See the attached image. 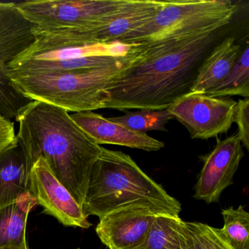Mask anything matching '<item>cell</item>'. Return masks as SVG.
Masks as SVG:
<instances>
[{"label": "cell", "instance_id": "7c38bea8", "mask_svg": "<svg viewBox=\"0 0 249 249\" xmlns=\"http://www.w3.org/2000/svg\"><path fill=\"white\" fill-rule=\"evenodd\" d=\"M161 211L144 205H132L100 218L96 232L109 249H135L142 244Z\"/></svg>", "mask_w": 249, "mask_h": 249}, {"label": "cell", "instance_id": "9c48e42d", "mask_svg": "<svg viewBox=\"0 0 249 249\" xmlns=\"http://www.w3.org/2000/svg\"><path fill=\"white\" fill-rule=\"evenodd\" d=\"M30 192L44 213L63 225L85 229L91 225L84 215L82 207L56 178L43 159H38L32 167Z\"/></svg>", "mask_w": 249, "mask_h": 249}, {"label": "cell", "instance_id": "ffe728a7", "mask_svg": "<svg viewBox=\"0 0 249 249\" xmlns=\"http://www.w3.org/2000/svg\"><path fill=\"white\" fill-rule=\"evenodd\" d=\"M224 227L219 229L222 237L233 249H249V213L240 205L221 211Z\"/></svg>", "mask_w": 249, "mask_h": 249}, {"label": "cell", "instance_id": "e0dca14e", "mask_svg": "<svg viewBox=\"0 0 249 249\" xmlns=\"http://www.w3.org/2000/svg\"><path fill=\"white\" fill-rule=\"evenodd\" d=\"M135 249H189L185 221L180 217L159 214L145 240Z\"/></svg>", "mask_w": 249, "mask_h": 249}, {"label": "cell", "instance_id": "4fadbf2b", "mask_svg": "<svg viewBox=\"0 0 249 249\" xmlns=\"http://www.w3.org/2000/svg\"><path fill=\"white\" fill-rule=\"evenodd\" d=\"M72 120L98 145L113 144L146 151H157L164 143L146 134L138 133L93 111L71 115Z\"/></svg>", "mask_w": 249, "mask_h": 249}, {"label": "cell", "instance_id": "2e32d148", "mask_svg": "<svg viewBox=\"0 0 249 249\" xmlns=\"http://www.w3.org/2000/svg\"><path fill=\"white\" fill-rule=\"evenodd\" d=\"M37 205L29 192L14 203L0 208V248L28 249L26 240L27 218Z\"/></svg>", "mask_w": 249, "mask_h": 249}, {"label": "cell", "instance_id": "cb8c5ba5", "mask_svg": "<svg viewBox=\"0 0 249 249\" xmlns=\"http://www.w3.org/2000/svg\"><path fill=\"white\" fill-rule=\"evenodd\" d=\"M0 249H19V248H16V247H3V248H0Z\"/></svg>", "mask_w": 249, "mask_h": 249}, {"label": "cell", "instance_id": "277c9868", "mask_svg": "<svg viewBox=\"0 0 249 249\" xmlns=\"http://www.w3.org/2000/svg\"><path fill=\"white\" fill-rule=\"evenodd\" d=\"M132 56L129 46L127 58L109 66L65 72H8V75L14 88L31 101L68 112L93 111L106 108L109 87Z\"/></svg>", "mask_w": 249, "mask_h": 249}, {"label": "cell", "instance_id": "3957f363", "mask_svg": "<svg viewBox=\"0 0 249 249\" xmlns=\"http://www.w3.org/2000/svg\"><path fill=\"white\" fill-rule=\"evenodd\" d=\"M144 205L179 217L181 204L148 177L128 154L102 148L93 166L82 211L86 218Z\"/></svg>", "mask_w": 249, "mask_h": 249}, {"label": "cell", "instance_id": "7402d4cb", "mask_svg": "<svg viewBox=\"0 0 249 249\" xmlns=\"http://www.w3.org/2000/svg\"><path fill=\"white\" fill-rule=\"evenodd\" d=\"M233 122L237 125V135L242 145L249 150V99L239 100L235 106Z\"/></svg>", "mask_w": 249, "mask_h": 249}, {"label": "cell", "instance_id": "5b68a950", "mask_svg": "<svg viewBox=\"0 0 249 249\" xmlns=\"http://www.w3.org/2000/svg\"><path fill=\"white\" fill-rule=\"evenodd\" d=\"M112 46L84 44L55 33L37 35L9 64L8 72L84 71L114 65L127 58L128 49L116 52Z\"/></svg>", "mask_w": 249, "mask_h": 249}, {"label": "cell", "instance_id": "ac0fdd59", "mask_svg": "<svg viewBox=\"0 0 249 249\" xmlns=\"http://www.w3.org/2000/svg\"><path fill=\"white\" fill-rule=\"evenodd\" d=\"M206 94L213 97L241 96L244 98H249V48L248 43L227 76Z\"/></svg>", "mask_w": 249, "mask_h": 249}, {"label": "cell", "instance_id": "7a4b0ae2", "mask_svg": "<svg viewBox=\"0 0 249 249\" xmlns=\"http://www.w3.org/2000/svg\"><path fill=\"white\" fill-rule=\"evenodd\" d=\"M16 120L19 124L17 139L30 167L43 159L82 207L91 170L103 147L77 125L68 111L44 102H30Z\"/></svg>", "mask_w": 249, "mask_h": 249}, {"label": "cell", "instance_id": "8fae6325", "mask_svg": "<svg viewBox=\"0 0 249 249\" xmlns=\"http://www.w3.org/2000/svg\"><path fill=\"white\" fill-rule=\"evenodd\" d=\"M163 1L126 0L113 19L92 29L62 30L68 37L88 45L114 46L152 19L162 7Z\"/></svg>", "mask_w": 249, "mask_h": 249}, {"label": "cell", "instance_id": "d4e9b609", "mask_svg": "<svg viewBox=\"0 0 249 249\" xmlns=\"http://www.w3.org/2000/svg\"></svg>", "mask_w": 249, "mask_h": 249}, {"label": "cell", "instance_id": "d6986e66", "mask_svg": "<svg viewBox=\"0 0 249 249\" xmlns=\"http://www.w3.org/2000/svg\"><path fill=\"white\" fill-rule=\"evenodd\" d=\"M109 119L129 130L146 134L149 131L167 132L166 124L173 117L167 108L164 110L140 109L138 111H126L124 116Z\"/></svg>", "mask_w": 249, "mask_h": 249}, {"label": "cell", "instance_id": "44dd1931", "mask_svg": "<svg viewBox=\"0 0 249 249\" xmlns=\"http://www.w3.org/2000/svg\"><path fill=\"white\" fill-rule=\"evenodd\" d=\"M189 249H233L219 229L199 222H185Z\"/></svg>", "mask_w": 249, "mask_h": 249}, {"label": "cell", "instance_id": "603a6c76", "mask_svg": "<svg viewBox=\"0 0 249 249\" xmlns=\"http://www.w3.org/2000/svg\"><path fill=\"white\" fill-rule=\"evenodd\" d=\"M17 142L14 122L0 115V153Z\"/></svg>", "mask_w": 249, "mask_h": 249}, {"label": "cell", "instance_id": "9a60e30c", "mask_svg": "<svg viewBox=\"0 0 249 249\" xmlns=\"http://www.w3.org/2000/svg\"><path fill=\"white\" fill-rule=\"evenodd\" d=\"M242 50L234 37L224 38L202 64L191 93L206 94L216 87L231 71Z\"/></svg>", "mask_w": 249, "mask_h": 249}, {"label": "cell", "instance_id": "30bf717a", "mask_svg": "<svg viewBox=\"0 0 249 249\" xmlns=\"http://www.w3.org/2000/svg\"><path fill=\"white\" fill-rule=\"evenodd\" d=\"M244 157L238 135L217 140L212 151L202 157L204 165L198 176L194 197L207 204L218 202L221 194L233 184V178Z\"/></svg>", "mask_w": 249, "mask_h": 249}, {"label": "cell", "instance_id": "52a82bcc", "mask_svg": "<svg viewBox=\"0 0 249 249\" xmlns=\"http://www.w3.org/2000/svg\"><path fill=\"white\" fill-rule=\"evenodd\" d=\"M126 0H32L17 4L34 25L36 36L59 30L92 29L107 24Z\"/></svg>", "mask_w": 249, "mask_h": 249}, {"label": "cell", "instance_id": "ba28073f", "mask_svg": "<svg viewBox=\"0 0 249 249\" xmlns=\"http://www.w3.org/2000/svg\"><path fill=\"white\" fill-rule=\"evenodd\" d=\"M237 102L200 93H189L167 107L173 119L189 131L192 139L208 140L227 133L234 123Z\"/></svg>", "mask_w": 249, "mask_h": 249}, {"label": "cell", "instance_id": "5bb4252c", "mask_svg": "<svg viewBox=\"0 0 249 249\" xmlns=\"http://www.w3.org/2000/svg\"><path fill=\"white\" fill-rule=\"evenodd\" d=\"M30 171L19 142L0 153V208L30 192Z\"/></svg>", "mask_w": 249, "mask_h": 249}, {"label": "cell", "instance_id": "8992f818", "mask_svg": "<svg viewBox=\"0 0 249 249\" xmlns=\"http://www.w3.org/2000/svg\"><path fill=\"white\" fill-rule=\"evenodd\" d=\"M237 5L230 0L163 1L157 15L126 36L120 45L178 37L231 24Z\"/></svg>", "mask_w": 249, "mask_h": 249}, {"label": "cell", "instance_id": "6da1fadb", "mask_svg": "<svg viewBox=\"0 0 249 249\" xmlns=\"http://www.w3.org/2000/svg\"><path fill=\"white\" fill-rule=\"evenodd\" d=\"M229 26L130 45L132 56L107 90L106 108L164 110L189 94Z\"/></svg>", "mask_w": 249, "mask_h": 249}]
</instances>
